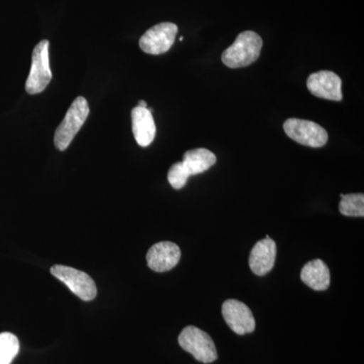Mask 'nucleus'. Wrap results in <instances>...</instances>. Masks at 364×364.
Listing matches in <instances>:
<instances>
[{
  "mask_svg": "<svg viewBox=\"0 0 364 364\" xmlns=\"http://www.w3.org/2000/svg\"><path fill=\"white\" fill-rule=\"evenodd\" d=\"M262 39L252 31H245L222 54V61L229 68H242L254 63L260 56Z\"/></svg>",
  "mask_w": 364,
  "mask_h": 364,
  "instance_id": "1",
  "label": "nucleus"
},
{
  "mask_svg": "<svg viewBox=\"0 0 364 364\" xmlns=\"http://www.w3.org/2000/svg\"><path fill=\"white\" fill-rule=\"evenodd\" d=\"M88 114H90V107H88L87 100L83 97H78L72 102L65 117L55 133L54 144L57 149L65 151L69 147L74 136L85 124Z\"/></svg>",
  "mask_w": 364,
  "mask_h": 364,
  "instance_id": "2",
  "label": "nucleus"
},
{
  "mask_svg": "<svg viewBox=\"0 0 364 364\" xmlns=\"http://www.w3.org/2000/svg\"><path fill=\"white\" fill-rule=\"evenodd\" d=\"M178 343L183 350L203 363H212L217 360L218 353L214 341L210 335L195 326H188L179 335Z\"/></svg>",
  "mask_w": 364,
  "mask_h": 364,
  "instance_id": "3",
  "label": "nucleus"
},
{
  "mask_svg": "<svg viewBox=\"0 0 364 364\" xmlns=\"http://www.w3.org/2000/svg\"><path fill=\"white\" fill-rule=\"evenodd\" d=\"M49 46V41L43 40L33 49L32 67L26 82V90L28 95H38L43 92L51 82Z\"/></svg>",
  "mask_w": 364,
  "mask_h": 364,
  "instance_id": "4",
  "label": "nucleus"
},
{
  "mask_svg": "<svg viewBox=\"0 0 364 364\" xmlns=\"http://www.w3.org/2000/svg\"><path fill=\"white\" fill-rule=\"evenodd\" d=\"M284 130L287 136L308 147L320 148L328 142V133L320 124L301 119H289L284 122Z\"/></svg>",
  "mask_w": 364,
  "mask_h": 364,
  "instance_id": "5",
  "label": "nucleus"
},
{
  "mask_svg": "<svg viewBox=\"0 0 364 364\" xmlns=\"http://www.w3.org/2000/svg\"><path fill=\"white\" fill-rule=\"evenodd\" d=\"M51 273L82 301H92L97 296V286L85 272L64 265H54L51 268Z\"/></svg>",
  "mask_w": 364,
  "mask_h": 364,
  "instance_id": "6",
  "label": "nucleus"
},
{
  "mask_svg": "<svg viewBox=\"0 0 364 364\" xmlns=\"http://www.w3.org/2000/svg\"><path fill=\"white\" fill-rule=\"evenodd\" d=\"M178 28L176 23H161L149 28L141 37V50L150 55H161L174 44Z\"/></svg>",
  "mask_w": 364,
  "mask_h": 364,
  "instance_id": "7",
  "label": "nucleus"
},
{
  "mask_svg": "<svg viewBox=\"0 0 364 364\" xmlns=\"http://www.w3.org/2000/svg\"><path fill=\"white\" fill-rule=\"evenodd\" d=\"M222 314L228 326L236 334L245 335L255 330V318L250 309L237 299H227L222 306Z\"/></svg>",
  "mask_w": 364,
  "mask_h": 364,
  "instance_id": "8",
  "label": "nucleus"
},
{
  "mask_svg": "<svg viewBox=\"0 0 364 364\" xmlns=\"http://www.w3.org/2000/svg\"><path fill=\"white\" fill-rule=\"evenodd\" d=\"M306 87L315 97L340 102L342 95V80L332 71H318L311 74L306 80Z\"/></svg>",
  "mask_w": 364,
  "mask_h": 364,
  "instance_id": "9",
  "label": "nucleus"
},
{
  "mask_svg": "<svg viewBox=\"0 0 364 364\" xmlns=\"http://www.w3.org/2000/svg\"><path fill=\"white\" fill-rule=\"evenodd\" d=\"M181 257V248L176 244L168 241L159 242L148 251V267L156 272H169L178 264Z\"/></svg>",
  "mask_w": 364,
  "mask_h": 364,
  "instance_id": "10",
  "label": "nucleus"
},
{
  "mask_svg": "<svg viewBox=\"0 0 364 364\" xmlns=\"http://www.w3.org/2000/svg\"><path fill=\"white\" fill-rule=\"evenodd\" d=\"M277 244L270 238L258 241L249 256V267L256 275L263 277L274 267Z\"/></svg>",
  "mask_w": 364,
  "mask_h": 364,
  "instance_id": "11",
  "label": "nucleus"
},
{
  "mask_svg": "<svg viewBox=\"0 0 364 364\" xmlns=\"http://www.w3.org/2000/svg\"><path fill=\"white\" fill-rule=\"evenodd\" d=\"M132 124L136 142L141 147H147L154 141L156 136V126L152 112L148 109L136 107L132 111Z\"/></svg>",
  "mask_w": 364,
  "mask_h": 364,
  "instance_id": "12",
  "label": "nucleus"
},
{
  "mask_svg": "<svg viewBox=\"0 0 364 364\" xmlns=\"http://www.w3.org/2000/svg\"><path fill=\"white\" fill-rule=\"evenodd\" d=\"M301 279L314 291H326L330 286L329 268L323 260L310 261L301 269Z\"/></svg>",
  "mask_w": 364,
  "mask_h": 364,
  "instance_id": "13",
  "label": "nucleus"
},
{
  "mask_svg": "<svg viewBox=\"0 0 364 364\" xmlns=\"http://www.w3.org/2000/svg\"><path fill=\"white\" fill-rule=\"evenodd\" d=\"M217 162L214 153L205 148L186 151L181 161L188 176H198L210 169Z\"/></svg>",
  "mask_w": 364,
  "mask_h": 364,
  "instance_id": "14",
  "label": "nucleus"
},
{
  "mask_svg": "<svg viewBox=\"0 0 364 364\" xmlns=\"http://www.w3.org/2000/svg\"><path fill=\"white\" fill-rule=\"evenodd\" d=\"M20 351L18 337L11 333L0 334V364H11Z\"/></svg>",
  "mask_w": 364,
  "mask_h": 364,
  "instance_id": "15",
  "label": "nucleus"
},
{
  "mask_svg": "<svg viewBox=\"0 0 364 364\" xmlns=\"http://www.w3.org/2000/svg\"><path fill=\"white\" fill-rule=\"evenodd\" d=\"M339 210L347 217H363L364 196L363 193H350L341 195Z\"/></svg>",
  "mask_w": 364,
  "mask_h": 364,
  "instance_id": "16",
  "label": "nucleus"
},
{
  "mask_svg": "<svg viewBox=\"0 0 364 364\" xmlns=\"http://www.w3.org/2000/svg\"><path fill=\"white\" fill-rule=\"evenodd\" d=\"M188 178V174L186 173V170H184L183 166H182L181 162H177L170 167L168 181L170 186L174 189H181L184 188Z\"/></svg>",
  "mask_w": 364,
  "mask_h": 364,
  "instance_id": "17",
  "label": "nucleus"
},
{
  "mask_svg": "<svg viewBox=\"0 0 364 364\" xmlns=\"http://www.w3.org/2000/svg\"><path fill=\"white\" fill-rule=\"evenodd\" d=\"M138 107L147 109V102H146L145 100H140V102H138Z\"/></svg>",
  "mask_w": 364,
  "mask_h": 364,
  "instance_id": "18",
  "label": "nucleus"
}]
</instances>
